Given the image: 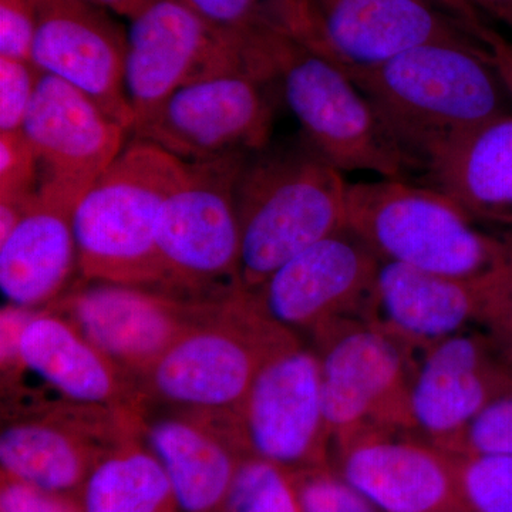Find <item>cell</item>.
Masks as SVG:
<instances>
[{
  "mask_svg": "<svg viewBox=\"0 0 512 512\" xmlns=\"http://www.w3.org/2000/svg\"><path fill=\"white\" fill-rule=\"evenodd\" d=\"M373 104L414 171L448 141L507 111L483 45L434 42L346 73Z\"/></svg>",
  "mask_w": 512,
  "mask_h": 512,
  "instance_id": "cell-1",
  "label": "cell"
},
{
  "mask_svg": "<svg viewBox=\"0 0 512 512\" xmlns=\"http://www.w3.org/2000/svg\"><path fill=\"white\" fill-rule=\"evenodd\" d=\"M346 197L340 171L308 143L249 154L237 185L242 288L254 292L293 256L348 228Z\"/></svg>",
  "mask_w": 512,
  "mask_h": 512,
  "instance_id": "cell-2",
  "label": "cell"
},
{
  "mask_svg": "<svg viewBox=\"0 0 512 512\" xmlns=\"http://www.w3.org/2000/svg\"><path fill=\"white\" fill-rule=\"evenodd\" d=\"M184 165L134 138L84 192L73 211L77 265L84 282L160 292L158 218Z\"/></svg>",
  "mask_w": 512,
  "mask_h": 512,
  "instance_id": "cell-3",
  "label": "cell"
},
{
  "mask_svg": "<svg viewBox=\"0 0 512 512\" xmlns=\"http://www.w3.org/2000/svg\"><path fill=\"white\" fill-rule=\"evenodd\" d=\"M346 224L380 261L480 281L503 264L504 238L484 234L444 192L384 180L348 185Z\"/></svg>",
  "mask_w": 512,
  "mask_h": 512,
  "instance_id": "cell-4",
  "label": "cell"
},
{
  "mask_svg": "<svg viewBox=\"0 0 512 512\" xmlns=\"http://www.w3.org/2000/svg\"><path fill=\"white\" fill-rule=\"evenodd\" d=\"M299 340L241 291L188 330L138 382L143 397L187 412L239 414L259 370Z\"/></svg>",
  "mask_w": 512,
  "mask_h": 512,
  "instance_id": "cell-5",
  "label": "cell"
},
{
  "mask_svg": "<svg viewBox=\"0 0 512 512\" xmlns=\"http://www.w3.org/2000/svg\"><path fill=\"white\" fill-rule=\"evenodd\" d=\"M249 154L185 163L158 218L160 292L220 303L244 291L237 185Z\"/></svg>",
  "mask_w": 512,
  "mask_h": 512,
  "instance_id": "cell-6",
  "label": "cell"
},
{
  "mask_svg": "<svg viewBox=\"0 0 512 512\" xmlns=\"http://www.w3.org/2000/svg\"><path fill=\"white\" fill-rule=\"evenodd\" d=\"M266 49L275 82L320 157L339 171L406 181L412 163L346 72L275 25L266 32Z\"/></svg>",
  "mask_w": 512,
  "mask_h": 512,
  "instance_id": "cell-7",
  "label": "cell"
},
{
  "mask_svg": "<svg viewBox=\"0 0 512 512\" xmlns=\"http://www.w3.org/2000/svg\"><path fill=\"white\" fill-rule=\"evenodd\" d=\"M264 29L248 36L227 35L208 26L181 0H151L130 19L126 32L124 90L134 123L184 84L204 77L249 72L274 83Z\"/></svg>",
  "mask_w": 512,
  "mask_h": 512,
  "instance_id": "cell-8",
  "label": "cell"
},
{
  "mask_svg": "<svg viewBox=\"0 0 512 512\" xmlns=\"http://www.w3.org/2000/svg\"><path fill=\"white\" fill-rule=\"evenodd\" d=\"M323 407L335 443L366 430L413 429V350L373 319H346L315 333Z\"/></svg>",
  "mask_w": 512,
  "mask_h": 512,
  "instance_id": "cell-9",
  "label": "cell"
},
{
  "mask_svg": "<svg viewBox=\"0 0 512 512\" xmlns=\"http://www.w3.org/2000/svg\"><path fill=\"white\" fill-rule=\"evenodd\" d=\"M271 18L346 73L427 43L481 45L466 26L421 0H272Z\"/></svg>",
  "mask_w": 512,
  "mask_h": 512,
  "instance_id": "cell-10",
  "label": "cell"
},
{
  "mask_svg": "<svg viewBox=\"0 0 512 512\" xmlns=\"http://www.w3.org/2000/svg\"><path fill=\"white\" fill-rule=\"evenodd\" d=\"M271 84L249 72L195 80L138 119L131 134L190 164L255 153L268 147Z\"/></svg>",
  "mask_w": 512,
  "mask_h": 512,
  "instance_id": "cell-11",
  "label": "cell"
},
{
  "mask_svg": "<svg viewBox=\"0 0 512 512\" xmlns=\"http://www.w3.org/2000/svg\"><path fill=\"white\" fill-rule=\"evenodd\" d=\"M221 303L188 301L138 286L86 282L53 303L50 311L69 320L124 375L140 380Z\"/></svg>",
  "mask_w": 512,
  "mask_h": 512,
  "instance_id": "cell-12",
  "label": "cell"
},
{
  "mask_svg": "<svg viewBox=\"0 0 512 512\" xmlns=\"http://www.w3.org/2000/svg\"><path fill=\"white\" fill-rule=\"evenodd\" d=\"M248 456L301 473L329 467L318 353L289 346L259 370L238 414Z\"/></svg>",
  "mask_w": 512,
  "mask_h": 512,
  "instance_id": "cell-13",
  "label": "cell"
},
{
  "mask_svg": "<svg viewBox=\"0 0 512 512\" xmlns=\"http://www.w3.org/2000/svg\"><path fill=\"white\" fill-rule=\"evenodd\" d=\"M379 256L349 228L316 242L251 292L272 320L315 335L346 319H372Z\"/></svg>",
  "mask_w": 512,
  "mask_h": 512,
  "instance_id": "cell-14",
  "label": "cell"
},
{
  "mask_svg": "<svg viewBox=\"0 0 512 512\" xmlns=\"http://www.w3.org/2000/svg\"><path fill=\"white\" fill-rule=\"evenodd\" d=\"M22 131L39 160V188L76 204L120 156L130 133L89 96L46 73H40Z\"/></svg>",
  "mask_w": 512,
  "mask_h": 512,
  "instance_id": "cell-15",
  "label": "cell"
},
{
  "mask_svg": "<svg viewBox=\"0 0 512 512\" xmlns=\"http://www.w3.org/2000/svg\"><path fill=\"white\" fill-rule=\"evenodd\" d=\"M36 5L30 62L72 84L131 133L134 116L124 90L126 33L89 0H36Z\"/></svg>",
  "mask_w": 512,
  "mask_h": 512,
  "instance_id": "cell-16",
  "label": "cell"
},
{
  "mask_svg": "<svg viewBox=\"0 0 512 512\" xmlns=\"http://www.w3.org/2000/svg\"><path fill=\"white\" fill-rule=\"evenodd\" d=\"M336 447V473L380 512H468L458 456L430 441L366 430Z\"/></svg>",
  "mask_w": 512,
  "mask_h": 512,
  "instance_id": "cell-17",
  "label": "cell"
},
{
  "mask_svg": "<svg viewBox=\"0 0 512 512\" xmlns=\"http://www.w3.org/2000/svg\"><path fill=\"white\" fill-rule=\"evenodd\" d=\"M140 421L130 410L90 407L76 417L56 413L10 424L0 434L2 474L79 498L96 464L111 448L137 437Z\"/></svg>",
  "mask_w": 512,
  "mask_h": 512,
  "instance_id": "cell-18",
  "label": "cell"
},
{
  "mask_svg": "<svg viewBox=\"0 0 512 512\" xmlns=\"http://www.w3.org/2000/svg\"><path fill=\"white\" fill-rule=\"evenodd\" d=\"M510 390L512 366L485 335L457 333L424 349L410 392L413 429L453 454L471 420Z\"/></svg>",
  "mask_w": 512,
  "mask_h": 512,
  "instance_id": "cell-19",
  "label": "cell"
},
{
  "mask_svg": "<svg viewBox=\"0 0 512 512\" xmlns=\"http://www.w3.org/2000/svg\"><path fill=\"white\" fill-rule=\"evenodd\" d=\"M144 443L163 466L181 512H215L247 457L237 414L187 412L148 424Z\"/></svg>",
  "mask_w": 512,
  "mask_h": 512,
  "instance_id": "cell-20",
  "label": "cell"
},
{
  "mask_svg": "<svg viewBox=\"0 0 512 512\" xmlns=\"http://www.w3.org/2000/svg\"><path fill=\"white\" fill-rule=\"evenodd\" d=\"M76 202L40 190L35 204L0 241V289L8 305L35 311L59 301L77 265Z\"/></svg>",
  "mask_w": 512,
  "mask_h": 512,
  "instance_id": "cell-21",
  "label": "cell"
},
{
  "mask_svg": "<svg viewBox=\"0 0 512 512\" xmlns=\"http://www.w3.org/2000/svg\"><path fill=\"white\" fill-rule=\"evenodd\" d=\"M22 366L74 404L104 409H141L140 389L69 320L53 311L35 312L19 340Z\"/></svg>",
  "mask_w": 512,
  "mask_h": 512,
  "instance_id": "cell-22",
  "label": "cell"
},
{
  "mask_svg": "<svg viewBox=\"0 0 512 512\" xmlns=\"http://www.w3.org/2000/svg\"><path fill=\"white\" fill-rule=\"evenodd\" d=\"M478 281H463L380 261L372 319L414 348L466 332L480 319Z\"/></svg>",
  "mask_w": 512,
  "mask_h": 512,
  "instance_id": "cell-23",
  "label": "cell"
},
{
  "mask_svg": "<svg viewBox=\"0 0 512 512\" xmlns=\"http://www.w3.org/2000/svg\"><path fill=\"white\" fill-rule=\"evenodd\" d=\"M423 171L426 187L444 192L474 218L512 225V114L448 141Z\"/></svg>",
  "mask_w": 512,
  "mask_h": 512,
  "instance_id": "cell-24",
  "label": "cell"
},
{
  "mask_svg": "<svg viewBox=\"0 0 512 512\" xmlns=\"http://www.w3.org/2000/svg\"><path fill=\"white\" fill-rule=\"evenodd\" d=\"M79 500L83 512H181L163 466L137 437L104 454Z\"/></svg>",
  "mask_w": 512,
  "mask_h": 512,
  "instance_id": "cell-25",
  "label": "cell"
},
{
  "mask_svg": "<svg viewBox=\"0 0 512 512\" xmlns=\"http://www.w3.org/2000/svg\"><path fill=\"white\" fill-rule=\"evenodd\" d=\"M215 512H302L295 477L262 458L244 457Z\"/></svg>",
  "mask_w": 512,
  "mask_h": 512,
  "instance_id": "cell-26",
  "label": "cell"
},
{
  "mask_svg": "<svg viewBox=\"0 0 512 512\" xmlns=\"http://www.w3.org/2000/svg\"><path fill=\"white\" fill-rule=\"evenodd\" d=\"M458 476L468 512H512V457H458Z\"/></svg>",
  "mask_w": 512,
  "mask_h": 512,
  "instance_id": "cell-27",
  "label": "cell"
},
{
  "mask_svg": "<svg viewBox=\"0 0 512 512\" xmlns=\"http://www.w3.org/2000/svg\"><path fill=\"white\" fill-rule=\"evenodd\" d=\"M505 241L503 264L478 281L481 311L478 323L498 357L512 366V235Z\"/></svg>",
  "mask_w": 512,
  "mask_h": 512,
  "instance_id": "cell-28",
  "label": "cell"
},
{
  "mask_svg": "<svg viewBox=\"0 0 512 512\" xmlns=\"http://www.w3.org/2000/svg\"><path fill=\"white\" fill-rule=\"evenodd\" d=\"M453 454L512 457V390L495 397L471 420Z\"/></svg>",
  "mask_w": 512,
  "mask_h": 512,
  "instance_id": "cell-29",
  "label": "cell"
},
{
  "mask_svg": "<svg viewBox=\"0 0 512 512\" xmlns=\"http://www.w3.org/2000/svg\"><path fill=\"white\" fill-rule=\"evenodd\" d=\"M302 512H380L329 467L293 474Z\"/></svg>",
  "mask_w": 512,
  "mask_h": 512,
  "instance_id": "cell-30",
  "label": "cell"
},
{
  "mask_svg": "<svg viewBox=\"0 0 512 512\" xmlns=\"http://www.w3.org/2000/svg\"><path fill=\"white\" fill-rule=\"evenodd\" d=\"M208 26L227 35L248 36L271 25L272 0H181Z\"/></svg>",
  "mask_w": 512,
  "mask_h": 512,
  "instance_id": "cell-31",
  "label": "cell"
},
{
  "mask_svg": "<svg viewBox=\"0 0 512 512\" xmlns=\"http://www.w3.org/2000/svg\"><path fill=\"white\" fill-rule=\"evenodd\" d=\"M39 185V160L23 131H0V200L35 194Z\"/></svg>",
  "mask_w": 512,
  "mask_h": 512,
  "instance_id": "cell-32",
  "label": "cell"
},
{
  "mask_svg": "<svg viewBox=\"0 0 512 512\" xmlns=\"http://www.w3.org/2000/svg\"><path fill=\"white\" fill-rule=\"evenodd\" d=\"M40 73L29 60L0 56V131L22 130Z\"/></svg>",
  "mask_w": 512,
  "mask_h": 512,
  "instance_id": "cell-33",
  "label": "cell"
},
{
  "mask_svg": "<svg viewBox=\"0 0 512 512\" xmlns=\"http://www.w3.org/2000/svg\"><path fill=\"white\" fill-rule=\"evenodd\" d=\"M36 28V0H0V56L30 62Z\"/></svg>",
  "mask_w": 512,
  "mask_h": 512,
  "instance_id": "cell-34",
  "label": "cell"
},
{
  "mask_svg": "<svg viewBox=\"0 0 512 512\" xmlns=\"http://www.w3.org/2000/svg\"><path fill=\"white\" fill-rule=\"evenodd\" d=\"M0 512H83L79 498L40 490L2 474Z\"/></svg>",
  "mask_w": 512,
  "mask_h": 512,
  "instance_id": "cell-35",
  "label": "cell"
},
{
  "mask_svg": "<svg viewBox=\"0 0 512 512\" xmlns=\"http://www.w3.org/2000/svg\"><path fill=\"white\" fill-rule=\"evenodd\" d=\"M35 311L16 308L8 305L2 309V365L6 369H16L20 363L19 340L26 323L32 318Z\"/></svg>",
  "mask_w": 512,
  "mask_h": 512,
  "instance_id": "cell-36",
  "label": "cell"
},
{
  "mask_svg": "<svg viewBox=\"0 0 512 512\" xmlns=\"http://www.w3.org/2000/svg\"><path fill=\"white\" fill-rule=\"evenodd\" d=\"M478 40L487 50V57L501 83L512 99V42L507 37L484 25L478 32Z\"/></svg>",
  "mask_w": 512,
  "mask_h": 512,
  "instance_id": "cell-37",
  "label": "cell"
},
{
  "mask_svg": "<svg viewBox=\"0 0 512 512\" xmlns=\"http://www.w3.org/2000/svg\"><path fill=\"white\" fill-rule=\"evenodd\" d=\"M421 2L427 3L431 8L440 10L450 18L457 20L461 25L466 26L477 39L478 32L485 25L480 13L467 0H421Z\"/></svg>",
  "mask_w": 512,
  "mask_h": 512,
  "instance_id": "cell-38",
  "label": "cell"
},
{
  "mask_svg": "<svg viewBox=\"0 0 512 512\" xmlns=\"http://www.w3.org/2000/svg\"><path fill=\"white\" fill-rule=\"evenodd\" d=\"M478 13L503 25L512 33V0H467Z\"/></svg>",
  "mask_w": 512,
  "mask_h": 512,
  "instance_id": "cell-39",
  "label": "cell"
},
{
  "mask_svg": "<svg viewBox=\"0 0 512 512\" xmlns=\"http://www.w3.org/2000/svg\"><path fill=\"white\" fill-rule=\"evenodd\" d=\"M100 8L110 10L130 20L141 12L151 0H89Z\"/></svg>",
  "mask_w": 512,
  "mask_h": 512,
  "instance_id": "cell-40",
  "label": "cell"
}]
</instances>
